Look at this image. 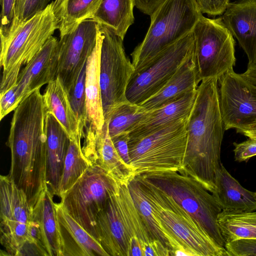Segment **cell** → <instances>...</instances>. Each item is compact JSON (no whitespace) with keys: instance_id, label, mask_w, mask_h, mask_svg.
Wrapping results in <instances>:
<instances>
[{"instance_id":"cell-1","label":"cell","mask_w":256,"mask_h":256,"mask_svg":"<svg viewBox=\"0 0 256 256\" xmlns=\"http://www.w3.org/2000/svg\"><path fill=\"white\" fill-rule=\"evenodd\" d=\"M187 144L182 167L211 193L222 164L221 146L226 130L220 104L218 80H202L186 122Z\"/></svg>"},{"instance_id":"cell-2","label":"cell","mask_w":256,"mask_h":256,"mask_svg":"<svg viewBox=\"0 0 256 256\" xmlns=\"http://www.w3.org/2000/svg\"><path fill=\"white\" fill-rule=\"evenodd\" d=\"M45 107L40 88L23 100L14 111L7 146L11 154L8 176L28 194L46 185Z\"/></svg>"},{"instance_id":"cell-3","label":"cell","mask_w":256,"mask_h":256,"mask_svg":"<svg viewBox=\"0 0 256 256\" xmlns=\"http://www.w3.org/2000/svg\"><path fill=\"white\" fill-rule=\"evenodd\" d=\"M136 177L152 206L170 250L184 246L195 256H228L225 248L216 244L173 198L146 180Z\"/></svg>"},{"instance_id":"cell-4","label":"cell","mask_w":256,"mask_h":256,"mask_svg":"<svg viewBox=\"0 0 256 256\" xmlns=\"http://www.w3.org/2000/svg\"><path fill=\"white\" fill-rule=\"evenodd\" d=\"M97 239L112 256H130L132 243L139 240L144 246L153 239L134 204L128 184H119L98 216Z\"/></svg>"},{"instance_id":"cell-5","label":"cell","mask_w":256,"mask_h":256,"mask_svg":"<svg viewBox=\"0 0 256 256\" xmlns=\"http://www.w3.org/2000/svg\"><path fill=\"white\" fill-rule=\"evenodd\" d=\"M58 24L52 2L44 10L18 26L5 40H0V65L2 72L0 94L16 84L22 66L39 52L58 29Z\"/></svg>"},{"instance_id":"cell-6","label":"cell","mask_w":256,"mask_h":256,"mask_svg":"<svg viewBox=\"0 0 256 256\" xmlns=\"http://www.w3.org/2000/svg\"><path fill=\"white\" fill-rule=\"evenodd\" d=\"M138 176L170 196L202 226L212 239L225 248L218 218L222 211L212 194L192 176L174 170L158 171Z\"/></svg>"},{"instance_id":"cell-7","label":"cell","mask_w":256,"mask_h":256,"mask_svg":"<svg viewBox=\"0 0 256 256\" xmlns=\"http://www.w3.org/2000/svg\"><path fill=\"white\" fill-rule=\"evenodd\" d=\"M202 16L196 0H164L150 16L144 38L131 54L134 71L163 48L192 32Z\"/></svg>"},{"instance_id":"cell-8","label":"cell","mask_w":256,"mask_h":256,"mask_svg":"<svg viewBox=\"0 0 256 256\" xmlns=\"http://www.w3.org/2000/svg\"><path fill=\"white\" fill-rule=\"evenodd\" d=\"M188 116L150 134L129 138V156L136 176L154 172H179L181 170L187 144Z\"/></svg>"},{"instance_id":"cell-9","label":"cell","mask_w":256,"mask_h":256,"mask_svg":"<svg viewBox=\"0 0 256 256\" xmlns=\"http://www.w3.org/2000/svg\"><path fill=\"white\" fill-rule=\"evenodd\" d=\"M192 32L194 36L193 56L200 82L218 79L236 65V42L222 17L209 18L203 16Z\"/></svg>"},{"instance_id":"cell-10","label":"cell","mask_w":256,"mask_h":256,"mask_svg":"<svg viewBox=\"0 0 256 256\" xmlns=\"http://www.w3.org/2000/svg\"><path fill=\"white\" fill-rule=\"evenodd\" d=\"M119 183L100 167L91 165L62 197L68 213L97 240L98 216L105 208Z\"/></svg>"},{"instance_id":"cell-11","label":"cell","mask_w":256,"mask_h":256,"mask_svg":"<svg viewBox=\"0 0 256 256\" xmlns=\"http://www.w3.org/2000/svg\"><path fill=\"white\" fill-rule=\"evenodd\" d=\"M194 41L192 32L163 48L135 70L126 89L128 101L138 105L158 92L192 54Z\"/></svg>"},{"instance_id":"cell-12","label":"cell","mask_w":256,"mask_h":256,"mask_svg":"<svg viewBox=\"0 0 256 256\" xmlns=\"http://www.w3.org/2000/svg\"><path fill=\"white\" fill-rule=\"evenodd\" d=\"M100 32V88L104 120L118 106L128 102L126 92L134 68L126 56L123 40L98 24Z\"/></svg>"},{"instance_id":"cell-13","label":"cell","mask_w":256,"mask_h":256,"mask_svg":"<svg viewBox=\"0 0 256 256\" xmlns=\"http://www.w3.org/2000/svg\"><path fill=\"white\" fill-rule=\"evenodd\" d=\"M0 243L8 256H20L32 243L28 232L32 208L24 192L8 176L0 177Z\"/></svg>"},{"instance_id":"cell-14","label":"cell","mask_w":256,"mask_h":256,"mask_svg":"<svg viewBox=\"0 0 256 256\" xmlns=\"http://www.w3.org/2000/svg\"><path fill=\"white\" fill-rule=\"evenodd\" d=\"M98 34V24L90 18L60 36L56 76L68 94L74 87L82 68L92 54Z\"/></svg>"},{"instance_id":"cell-15","label":"cell","mask_w":256,"mask_h":256,"mask_svg":"<svg viewBox=\"0 0 256 256\" xmlns=\"http://www.w3.org/2000/svg\"><path fill=\"white\" fill-rule=\"evenodd\" d=\"M220 104L225 130L256 120V86L234 70L218 80Z\"/></svg>"},{"instance_id":"cell-16","label":"cell","mask_w":256,"mask_h":256,"mask_svg":"<svg viewBox=\"0 0 256 256\" xmlns=\"http://www.w3.org/2000/svg\"><path fill=\"white\" fill-rule=\"evenodd\" d=\"M83 138L82 152L90 166L100 167L120 184H128L136 176L132 168L118 154L108 132L107 120L101 130L86 126Z\"/></svg>"},{"instance_id":"cell-17","label":"cell","mask_w":256,"mask_h":256,"mask_svg":"<svg viewBox=\"0 0 256 256\" xmlns=\"http://www.w3.org/2000/svg\"><path fill=\"white\" fill-rule=\"evenodd\" d=\"M58 42L56 38L51 36L21 70L16 85L20 104L56 77Z\"/></svg>"},{"instance_id":"cell-18","label":"cell","mask_w":256,"mask_h":256,"mask_svg":"<svg viewBox=\"0 0 256 256\" xmlns=\"http://www.w3.org/2000/svg\"><path fill=\"white\" fill-rule=\"evenodd\" d=\"M222 18L246 54L248 64L256 63V0L230 2Z\"/></svg>"},{"instance_id":"cell-19","label":"cell","mask_w":256,"mask_h":256,"mask_svg":"<svg viewBox=\"0 0 256 256\" xmlns=\"http://www.w3.org/2000/svg\"><path fill=\"white\" fill-rule=\"evenodd\" d=\"M46 172L48 189L53 196H58L70 138L64 128L54 114L46 112Z\"/></svg>"},{"instance_id":"cell-20","label":"cell","mask_w":256,"mask_h":256,"mask_svg":"<svg viewBox=\"0 0 256 256\" xmlns=\"http://www.w3.org/2000/svg\"><path fill=\"white\" fill-rule=\"evenodd\" d=\"M196 92L197 90L190 92L171 102L146 111L127 131L129 138L150 134L178 119L188 116L193 106Z\"/></svg>"},{"instance_id":"cell-21","label":"cell","mask_w":256,"mask_h":256,"mask_svg":"<svg viewBox=\"0 0 256 256\" xmlns=\"http://www.w3.org/2000/svg\"><path fill=\"white\" fill-rule=\"evenodd\" d=\"M55 205L64 246V256H110L100 242L68 213L62 202Z\"/></svg>"},{"instance_id":"cell-22","label":"cell","mask_w":256,"mask_h":256,"mask_svg":"<svg viewBox=\"0 0 256 256\" xmlns=\"http://www.w3.org/2000/svg\"><path fill=\"white\" fill-rule=\"evenodd\" d=\"M200 82L192 52L158 92L138 106L146 111L156 109L196 90Z\"/></svg>"},{"instance_id":"cell-23","label":"cell","mask_w":256,"mask_h":256,"mask_svg":"<svg viewBox=\"0 0 256 256\" xmlns=\"http://www.w3.org/2000/svg\"><path fill=\"white\" fill-rule=\"evenodd\" d=\"M53 197L48 188L42 192L32 209V219L38 224L48 256H64V246Z\"/></svg>"},{"instance_id":"cell-24","label":"cell","mask_w":256,"mask_h":256,"mask_svg":"<svg viewBox=\"0 0 256 256\" xmlns=\"http://www.w3.org/2000/svg\"><path fill=\"white\" fill-rule=\"evenodd\" d=\"M212 194L222 210H256V192L244 188L222 164L217 174L215 190Z\"/></svg>"},{"instance_id":"cell-25","label":"cell","mask_w":256,"mask_h":256,"mask_svg":"<svg viewBox=\"0 0 256 256\" xmlns=\"http://www.w3.org/2000/svg\"><path fill=\"white\" fill-rule=\"evenodd\" d=\"M100 44L99 29L96 46L86 62L85 82L86 126L97 130H101L104 122L100 82Z\"/></svg>"},{"instance_id":"cell-26","label":"cell","mask_w":256,"mask_h":256,"mask_svg":"<svg viewBox=\"0 0 256 256\" xmlns=\"http://www.w3.org/2000/svg\"><path fill=\"white\" fill-rule=\"evenodd\" d=\"M42 95L46 111L54 114L68 132L70 139H82L68 94L58 76L47 84Z\"/></svg>"},{"instance_id":"cell-27","label":"cell","mask_w":256,"mask_h":256,"mask_svg":"<svg viewBox=\"0 0 256 256\" xmlns=\"http://www.w3.org/2000/svg\"><path fill=\"white\" fill-rule=\"evenodd\" d=\"M135 0H102L92 19L124 40L134 21Z\"/></svg>"},{"instance_id":"cell-28","label":"cell","mask_w":256,"mask_h":256,"mask_svg":"<svg viewBox=\"0 0 256 256\" xmlns=\"http://www.w3.org/2000/svg\"><path fill=\"white\" fill-rule=\"evenodd\" d=\"M218 223L225 244L242 238L256 239V211L222 210Z\"/></svg>"},{"instance_id":"cell-29","label":"cell","mask_w":256,"mask_h":256,"mask_svg":"<svg viewBox=\"0 0 256 256\" xmlns=\"http://www.w3.org/2000/svg\"><path fill=\"white\" fill-rule=\"evenodd\" d=\"M80 138L70 139L58 196L62 197L82 176L90 166L82 150Z\"/></svg>"},{"instance_id":"cell-30","label":"cell","mask_w":256,"mask_h":256,"mask_svg":"<svg viewBox=\"0 0 256 256\" xmlns=\"http://www.w3.org/2000/svg\"><path fill=\"white\" fill-rule=\"evenodd\" d=\"M128 186L134 204L151 236L160 241L168 248V242L141 184L135 176L128 182Z\"/></svg>"},{"instance_id":"cell-31","label":"cell","mask_w":256,"mask_h":256,"mask_svg":"<svg viewBox=\"0 0 256 256\" xmlns=\"http://www.w3.org/2000/svg\"><path fill=\"white\" fill-rule=\"evenodd\" d=\"M102 0H68L64 16L58 24L60 36L84 20L92 18Z\"/></svg>"},{"instance_id":"cell-32","label":"cell","mask_w":256,"mask_h":256,"mask_svg":"<svg viewBox=\"0 0 256 256\" xmlns=\"http://www.w3.org/2000/svg\"><path fill=\"white\" fill-rule=\"evenodd\" d=\"M146 112L140 106L129 102L117 107L106 120L110 137L127 132Z\"/></svg>"},{"instance_id":"cell-33","label":"cell","mask_w":256,"mask_h":256,"mask_svg":"<svg viewBox=\"0 0 256 256\" xmlns=\"http://www.w3.org/2000/svg\"><path fill=\"white\" fill-rule=\"evenodd\" d=\"M86 70V64L82 68L74 87L68 94L82 138L84 135V128L86 124L85 91Z\"/></svg>"},{"instance_id":"cell-34","label":"cell","mask_w":256,"mask_h":256,"mask_svg":"<svg viewBox=\"0 0 256 256\" xmlns=\"http://www.w3.org/2000/svg\"><path fill=\"white\" fill-rule=\"evenodd\" d=\"M49 2L50 0H16L14 19L9 35L18 26L44 10L49 4Z\"/></svg>"},{"instance_id":"cell-35","label":"cell","mask_w":256,"mask_h":256,"mask_svg":"<svg viewBox=\"0 0 256 256\" xmlns=\"http://www.w3.org/2000/svg\"><path fill=\"white\" fill-rule=\"evenodd\" d=\"M228 256H256V239L242 238L225 244Z\"/></svg>"},{"instance_id":"cell-36","label":"cell","mask_w":256,"mask_h":256,"mask_svg":"<svg viewBox=\"0 0 256 256\" xmlns=\"http://www.w3.org/2000/svg\"><path fill=\"white\" fill-rule=\"evenodd\" d=\"M16 0H0L2 6L0 40L6 39L9 35L14 19Z\"/></svg>"},{"instance_id":"cell-37","label":"cell","mask_w":256,"mask_h":256,"mask_svg":"<svg viewBox=\"0 0 256 256\" xmlns=\"http://www.w3.org/2000/svg\"><path fill=\"white\" fill-rule=\"evenodd\" d=\"M248 138L242 142H234V157L236 161H247L250 158L256 156V139Z\"/></svg>"},{"instance_id":"cell-38","label":"cell","mask_w":256,"mask_h":256,"mask_svg":"<svg viewBox=\"0 0 256 256\" xmlns=\"http://www.w3.org/2000/svg\"><path fill=\"white\" fill-rule=\"evenodd\" d=\"M19 104L16 86L0 94V120L14 111Z\"/></svg>"},{"instance_id":"cell-39","label":"cell","mask_w":256,"mask_h":256,"mask_svg":"<svg viewBox=\"0 0 256 256\" xmlns=\"http://www.w3.org/2000/svg\"><path fill=\"white\" fill-rule=\"evenodd\" d=\"M202 12L209 16L222 14L230 4V0H196Z\"/></svg>"},{"instance_id":"cell-40","label":"cell","mask_w":256,"mask_h":256,"mask_svg":"<svg viewBox=\"0 0 256 256\" xmlns=\"http://www.w3.org/2000/svg\"><path fill=\"white\" fill-rule=\"evenodd\" d=\"M111 138L119 156L127 164L132 166L128 148V133L126 132Z\"/></svg>"},{"instance_id":"cell-41","label":"cell","mask_w":256,"mask_h":256,"mask_svg":"<svg viewBox=\"0 0 256 256\" xmlns=\"http://www.w3.org/2000/svg\"><path fill=\"white\" fill-rule=\"evenodd\" d=\"M169 249L160 241L153 240L144 248V256H169Z\"/></svg>"},{"instance_id":"cell-42","label":"cell","mask_w":256,"mask_h":256,"mask_svg":"<svg viewBox=\"0 0 256 256\" xmlns=\"http://www.w3.org/2000/svg\"><path fill=\"white\" fill-rule=\"evenodd\" d=\"M164 0H135L136 6L142 13L150 16Z\"/></svg>"},{"instance_id":"cell-43","label":"cell","mask_w":256,"mask_h":256,"mask_svg":"<svg viewBox=\"0 0 256 256\" xmlns=\"http://www.w3.org/2000/svg\"><path fill=\"white\" fill-rule=\"evenodd\" d=\"M68 0H55L53 2L54 12L59 23L64 14Z\"/></svg>"},{"instance_id":"cell-44","label":"cell","mask_w":256,"mask_h":256,"mask_svg":"<svg viewBox=\"0 0 256 256\" xmlns=\"http://www.w3.org/2000/svg\"><path fill=\"white\" fill-rule=\"evenodd\" d=\"M236 130L237 133L256 139V120L250 124L238 128Z\"/></svg>"}]
</instances>
